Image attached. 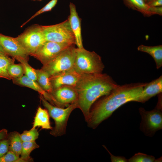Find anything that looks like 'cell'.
Masks as SVG:
<instances>
[{"instance_id": "cell-1", "label": "cell", "mask_w": 162, "mask_h": 162, "mask_svg": "<svg viewBox=\"0 0 162 162\" xmlns=\"http://www.w3.org/2000/svg\"><path fill=\"white\" fill-rule=\"evenodd\" d=\"M147 83L120 85L97 101L90 110L86 120L89 127L95 128L116 109L130 101H135Z\"/></svg>"}, {"instance_id": "cell-2", "label": "cell", "mask_w": 162, "mask_h": 162, "mask_svg": "<svg viewBox=\"0 0 162 162\" xmlns=\"http://www.w3.org/2000/svg\"><path fill=\"white\" fill-rule=\"evenodd\" d=\"M119 86L106 74H81L75 87L78 94L76 103L86 121L93 104Z\"/></svg>"}, {"instance_id": "cell-3", "label": "cell", "mask_w": 162, "mask_h": 162, "mask_svg": "<svg viewBox=\"0 0 162 162\" xmlns=\"http://www.w3.org/2000/svg\"><path fill=\"white\" fill-rule=\"evenodd\" d=\"M101 57L94 51L83 47L76 48L73 69L80 74L102 73L104 68Z\"/></svg>"}, {"instance_id": "cell-4", "label": "cell", "mask_w": 162, "mask_h": 162, "mask_svg": "<svg viewBox=\"0 0 162 162\" xmlns=\"http://www.w3.org/2000/svg\"><path fill=\"white\" fill-rule=\"evenodd\" d=\"M40 98L43 105L55 122V126L50 134L55 137L65 134L69 116L74 110L78 108L76 103L70 104L64 108L52 104L41 95Z\"/></svg>"}, {"instance_id": "cell-5", "label": "cell", "mask_w": 162, "mask_h": 162, "mask_svg": "<svg viewBox=\"0 0 162 162\" xmlns=\"http://www.w3.org/2000/svg\"><path fill=\"white\" fill-rule=\"evenodd\" d=\"M74 44L65 49L50 61L43 64L42 69L50 76L73 68L76 49Z\"/></svg>"}, {"instance_id": "cell-6", "label": "cell", "mask_w": 162, "mask_h": 162, "mask_svg": "<svg viewBox=\"0 0 162 162\" xmlns=\"http://www.w3.org/2000/svg\"><path fill=\"white\" fill-rule=\"evenodd\" d=\"M159 99L153 110L147 111L143 107L139 109L141 116L140 129L146 135L152 137L158 131L162 129L161 98Z\"/></svg>"}, {"instance_id": "cell-7", "label": "cell", "mask_w": 162, "mask_h": 162, "mask_svg": "<svg viewBox=\"0 0 162 162\" xmlns=\"http://www.w3.org/2000/svg\"><path fill=\"white\" fill-rule=\"evenodd\" d=\"M41 26L46 41L76 44L75 36L68 20L56 24Z\"/></svg>"}, {"instance_id": "cell-8", "label": "cell", "mask_w": 162, "mask_h": 162, "mask_svg": "<svg viewBox=\"0 0 162 162\" xmlns=\"http://www.w3.org/2000/svg\"><path fill=\"white\" fill-rule=\"evenodd\" d=\"M16 38L31 56L46 41L41 25L38 24L28 27Z\"/></svg>"}, {"instance_id": "cell-9", "label": "cell", "mask_w": 162, "mask_h": 162, "mask_svg": "<svg viewBox=\"0 0 162 162\" xmlns=\"http://www.w3.org/2000/svg\"><path fill=\"white\" fill-rule=\"evenodd\" d=\"M0 45L8 56H12L20 62L28 61L29 54L16 37L0 33Z\"/></svg>"}, {"instance_id": "cell-10", "label": "cell", "mask_w": 162, "mask_h": 162, "mask_svg": "<svg viewBox=\"0 0 162 162\" xmlns=\"http://www.w3.org/2000/svg\"><path fill=\"white\" fill-rule=\"evenodd\" d=\"M72 45H73L46 41L32 56L39 60L44 64L52 60L60 52Z\"/></svg>"}, {"instance_id": "cell-11", "label": "cell", "mask_w": 162, "mask_h": 162, "mask_svg": "<svg viewBox=\"0 0 162 162\" xmlns=\"http://www.w3.org/2000/svg\"><path fill=\"white\" fill-rule=\"evenodd\" d=\"M81 74L73 68L50 76V79L53 90L62 86H69L75 87L78 82Z\"/></svg>"}, {"instance_id": "cell-12", "label": "cell", "mask_w": 162, "mask_h": 162, "mask_svg": "<svg viewBox=\"0 0 162 162\" xmlns=\"http://www.w3.org/2000/svg\"><path fill=\"white\" fill-rule=\"evenodd\" d=\"M51 94L64 107L76 103L78 94L74 87L64 86L53 90Z\"/></svg>"}, {"instance_id": "cell-13", "label": "cell", "mask_w": 162, "mask_h": 162, "mask_svg": "<svg viewBox=\"0 0 162 162\" xmlns=\"http://www.w3.org/2000/svg\"><path fill=\"white\" fill-rule=\"evenodd\" d=\"M14 83L25 86L38 92L52 104L57 106L63 107L51 94L45 91L36 81L31 80L26 76H22L19 78L12 79Z\"/></svg>"}, {"instance_id": "cell-14", "label": "cell", "mask_w": 162, "mask_h": 162, "mask_svg": "<svg viewBox=\"0 0 162 162\" xmlns=\"http://www.w3.org/2000/svg\"><path fill=\"white\" fill-rule=\"evenodd\" d=\"M70 15L68 18L70 27L74 34L76 44L78 48L83 47L81 34V19L79 16L75 5L72 3L69 5Z\"/></svg>"}, {"instance_id": "cell-15", "label": "cell", "mask_w": 162, "mask_h": 162, "mask_svg": "<svg viewBox=\"0 0 162 162\" xmlns=\"http://www.w3.org/2000/svg\"><path fill=\"white\" fill-rule=\"evenodd\" d=\"M162 92V76L147 83L135 101L144 103L150 99Z\"/></svg>"}, {"instance_id": "cell-16", "label": "cell", "mask_w": 162, "mask_h": 162, "mask_svg": "<svg viewBox=\"0 0 162 162\" xmlns=\"http://www.w3.org/2000/svg\"><path fill=\"white\" fill-rule=\"evenodd\" d=\"M49 114L46 109L38 107L34 118L32 128L41 127L42 129H52L50 124Z\"/></svg>"}, {"instance_id": "cell-17", "label": "cell", "mask_w": 162, "mask_h": 162, "mask_svg": "<svg viewBox=\"0 0 162 162\" xmlns=\"http://www.w3.org/2000/svg\"><path fill=\"white\" fill-rule=\"evenodd\" d=\"M138 50L148 53L153 58L157 69L162 66V45L148 46L141 44L137 48Z\"/></svg>"}, {"instance_id": "cell-18", "label": "cell", "mask_w": 162, "mask_h": 162, "mask_svg": "<svg viewBox=\"0 0 162 162\" xmlns=\"http://www.w3.org/2000/svg\"><path fill=\"white\" fill-rule=\"evenodd\" d=\"M7 138L9 142V150L20 157L23 142L21 138L20 134L16 131L11 132L8 134Z\"/></svg>"}, {"instance_id": "cell-19", "label": "cell", "mask_w": 162, "mask_h": 162, "mask_svg": "<svg viewBox=\"0 0 162 162\" xmlns=\"http://www.w3.org/2000/svg\"><path fill=\"white\" fill-rule=\"evenodd\" d=\"M36 71L38 83L45 91L51 94L53 89L50 81V75L42 69L36 70Z\"/></svg>"}, {"instance_id": "cell-20", "label": "cell", "mask_w": 162, "mask_h": 162, "mask_svg": "<svg viewBox=\"0 0 162 162\" xmlns=\"http://www.w3.org/2000/svg\"><path fill=\"white\" fill-rule=\"evenodd\" d=\"M14 63V59L6 54L0 53V78L12 79L8 74V69L9 65Z\"/></svg>"}, {"instance_id": "cell-21", "label": "cell", "mask_w": 162, "mask_h": 162, "mask_svg": "<svg viewBox=\"0 0 162 162\" xmlns=\"http://www.w3.org/2000/svg\"><path fill=\"white\" fill-rule=\"evenodd\" d=\"M39 146L35 141L24 142H22L20 158L23 161L26 162L32 161L30 154L34 150L38 148Z\"/></svg>"}, {"instance_id": "cell-22", "label": "cell", "mask_w": 162, "mask_h": 162, "mask_svg": "<svg viewBox=\"0 0 162 162\" xmlns=\"http://www.w3.org/2000/svg\"><path fill=\"white\" fill-rule=\"evenodd\" d=\"M129 6L138 11L144 15H152L149 7L143 0H125Z\"/></svg>"}, {"instance_id": "cell-23", "label": "cell", "mask_w": 162, "mask_h": 162, "mask_svg": "<svg viewBox=\"0 0 162 162\" xmlns=\"http://www.w3.org/2000/svg\"><path fill=\"white\" fill-rule=\"evenodd\" d=\"M8 74L12 79L19 78L22 76L24 73L23 67L21 64H11L8 68Z\"/></svg>"}, {"instance_id": "cell-24", "label": "cell", "mask_w": 162, "mask_h": 162, "mask_svg": "<svg viewBox=\"0 0 162 162\" xmlns=\"http://www.w3.org/2000/svg\"><path fill=\"white\" fill-rule=\"evenodd\" d=\"M155 157L145 154L139 152L128 160L129 162H155Z\"/></svg>"}, {"instance_id": "cell-25", "label": "cell", "mask_w": 162, "mask_h": 162, "mask_svg": "<svg viewBox=\"0 0 162 162\" xmlns=\"http://www.w3.org/2000/svg\"><path fill=\"white\" fill-rule=\"evenodd\" d=\"M39 134L36 128H32L29 130H25L20 134L23 142L35 141L38 138Z\"/></svg>"}, {"instance_id": "cell-26", "label": "cell", "mask_w": 162, "mask_h": 162, "mask_svg": "<svg viewBox=\"0 0 162 162\" xmlns=\"http://www.w3.org/2000/svg\"><path fill=\"white\" fill-rule=\"evenodd\" d=\"M20 62L23 67L25 76L31 80L36 81L37 74L36 69L31 67L27 61H21Z\"/></svg>"}, {"instance_id": "cell-27", "label": "cell", "mask_w": 162, "mask_h": 162, "mask_svg": "<svg viewBox=\"0 0 162 162\" xmlns=\"http://www.w3.org/2000/svg\"><path fill=\"white\" fill-rule=\"evenodd\" d=\"M58 0H51L47 3L44 6L36 12L26 22L22 25L21 27L24 26L25 24L30 21L32 19L40 14L51 11L56 4Z\"/></svg>"}, {"instance_id": "cell-28", "label": "cell", "mask_w": 162, "mask_h": 162, "mask_svg": "<svg viewBox=\"0 0 162 162\" xmlns=\"http://www.w3.org/2000/svg\"><path fill=\"white\" fill-rule=\"evenodd\" d=\"M0 162H23V161L19 156L9 150L4 155L0 158Z\"/></svg>"}, {"instance_id": "cell-29", "label": "cell", "mask_w": 162, "mask_h": 162, "mask_svg": "<svg viewBox=\"0 0 162 162\" xmlns=\"http://www.w3.org/2000/svg\"><path fill=\"white\" fill-rule=\"evenodd\" d=\"M9 141L7 138L0 141V158L4 155L9 151Z\"/></svg>"}, {"instance_id": "cell-30", "label": "cell", "mask_w": 162, "mask_h": 162, "mask_svg": "<svg viewBox=\"0 0 162 162\" xmlns=\"http://www.w3.org/2000/svg\"><path fill=\"white\" fill-rule=\"evenodd\" d=\"M104 148L109 153L111 161L112 162H128L127 160L123 156H115L111 154L107 148L106 147L103 146Z\"/></svg>"}, {"instance_id": "cell-31", "label": "cell", "mask_w": 162, "mask_h": 162, "mask_svg": "<svg viewBox=\"0 0 162 162\" xmlns=\"http://www.w3.org/2000/svg\"><path fill=\"white\" fill-rule=\"evenodd\" d=\"M150 11L152 15L157 14L160 15H162V6L157 7H150Z\"/></svg>"}, {"instance_id": "cell-32", "label": "cell", "mask_w": 162, "mask_h": 162, "mask_svg": "<svg viewBox=\"0 0 162 162\" xmlns=\"http://www.w3.org/2000/svg\"><path fill=\"white\" fill-rule=\"evenodd\" d=\"M147 4L150 7L162 6V0H151Z\"/></svg>"}, {"instance_id": "cell-33", "label": "cell", "mask_w": 162, "mask_h": 162, "mask_svg": "<svg viewBox=\"0 0 162 162\" xmlns=\"http://www.w3.org/2000/svg\"><path fill=\"white\" fill-rule=\"evenodd\" d=\"M7 130L3 129L0 130V141L7 138L8 136Z\"/></svg>"}, {"instance_id": "cell-34", "label": "cell", "mask_w": 162, "mask_h": 162, "mask_svg": "<svg viewBox=\"0 0 162 162\" xmlns=\"http://www.w3.org/2000/svg\"><path fill=\"white\" fill-rule=\"evenodd\" d=\"M0 53L6 54L4 50H3V48L0 46Z\"/></svg>"}, {"instance_id": "cell-35", "label": "cell", "mask_w": 162, "mask_h": 162, "mask_svg": "<svg viewBox=\"0 0 162 162\" xmlns=\"http://www.w3.org/2000/svg\"><path fill=\"white\" fill-rule=\"evenodd\" d=\"M147 4V3H148L149 2H150L151 0H143Z\"/></svg>"}, {"instance_id": "cell-36", "label": "cell", "mask_w": 162, "mask_h": 162, "mask_svg": "<svg viewBox=\"0 0 162 162\" xmlns=\"http://www.w3.org/2000/svg\"><path fill=\"white\" fill-rule=\"evenodd\" d=\"M31 0L33 1H41L42 0Z\"/></svg>"}]
</instances>
